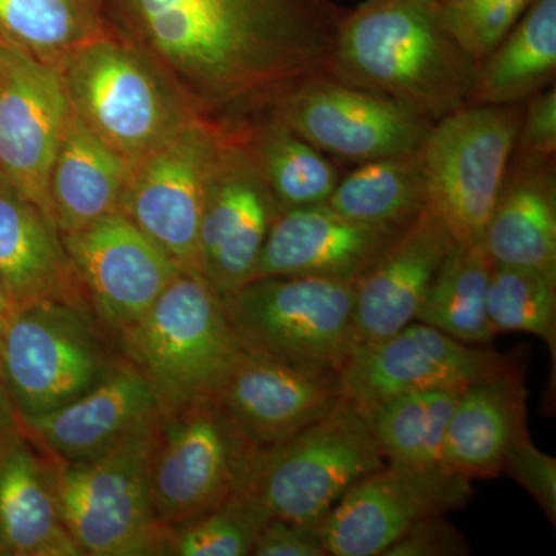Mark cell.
I'll use <instances>...</instances> for the list:
<instances>
[{
	"instance_id": "obj_1",
	"label": "cell",
	"mask_w": 556,
	"mask_h": 556,
	"mask_svg": "<svg viewBox=\"0 0 556 556\" xmlns=\"http://www.w3.org/2000/svg\"><path fill=\"white\" fill-rule=\"evenodd\" d=\"M113 16L222 118L276 109L334 79L340 25L331 0H105Z\"/></svg>"
},
{
	"instance_id": "obj_2",
	"label": "cell",
	"mask_w": 556,
	"mask_h": 556,
	"mask_svg": "<svg viewBox=\"0 0 556 556\" xmlns=\"http://www.w3.org/2000/svg\"><path fill=\"white\" fill-rule=\"evenodd\" d=\"M478 68L431 0H368L340 25L334 79L430 121L467 108Z\"/></svg>"
},
{
	"instance_id": "obj_3",
	"label": "cell",
	"mask_w": 556,
	"mask_h": 556,
	"mask_svg": "<svg viewBox=\"0 0 556 556\" xmlns=\"http://www.w3.org/2000/svg\"><path fill=\"white\" fill-rule=\"evenodd\" d=\"M119 345L160 412L214 396L241 350L223 299L193 269L179 270Z\"/></svg>"
},
{
	"instance_id": "obj_4",
	"label": "cell",
	"mask_w": 556,
	"mask_h": 556,
	"mask_svg": "<svg viewBox=\"0 0 556 556\" xmlns=\"http://www.w3.org/2000/svg\"><path fill=\"white\" fill-rule=\"evenodd\" d=\"M124 361L118 338L90 306L46 300L11 316L0 386L14 415H46L86 394Z\"/></svg>"
},
{
	"instance_id": "obj_5",
	"label": "cell",
	"mask_w": 556,
	"mask_h": 556,
	"mask_svg": "<svg viewBox=\"0 0 556 556\" xmlns=\"http://www.w3.org/2000/svg\"><path fill=\"white\" fill-rule=\"evenodd\" d=\"M222 299L240 346L255 353L340 371L358 346L356 280L263 277Z\"/></svg>"
},
{
	"instance_id": "obj_6",
	"label": "cell",
	"mask_w": 556,
	"mask_h": 556,
	"mask_svg": "<svg viewBox=\"0 0 556 556\" xmlns=\"http://www.w3.org/2000/svg\"><path fill=\"white\" fill-rule=\"evenodd\" d=\"M255 450L228 413L203 397L156 413L148 456L150 501L164 532L247 489Z\"/></svg>"
},
{
	"instance_id": "obj_7",
	"label": "cell",
	"mask_w": 556,
	"mask_h": 556,
	"mask_svg": "<svg viewBox=\"0 0 556 556\" xmlns=\"http://www.w3.org/2000/svg\"><path fill=\"white\" fill-rule=\"evenodd\" d=\"M386 463L367 417L343 397L294 437L255 452L244 490L270 518L320 522L351 485Z\"/></svg>"
},
{
	"instance_id": "obj_8",
	"label": "cell",
	"mask_w": 556,
	"mask_h": 556,
	"mask_svg": "<svg viewBox=\"0 0 556 556\" xmlns=\"http://www.w3.org/2000/svg\"><path fill=\"white\" fill-rule=\"evenodd\" d=\"M155 417L90 463L47 455L62 521L80 556L159 555L164 529L153 514L148 481Z\"/></svg>"
},
{
	"instance_id": "obj_9",
	"label": "cell",
	"mask_w": 556,
	"mask_h": 556,
	"mask_svg": "<svg viewBox=\"0 0 556 556\" xmlns=\"http://www.w3.org/2000/svg\"><path fill=\"white\" fill-rule=\"evenodd\" d=\"M521 121L510 105H467L438 119L417 149L426 207L459 243H482Z\"/></svg>"
},
{
	"instance_id": "obj_10",
	"label": "cell",
	"mask_w": 556,
	"mask_h": 556,
	"mask_svg": "<svg viewBox=\"0 0 556 556\" xmlns=\"http://www.w3.org/2000/svg\"><path fill=\"white\" fill-rule=\"evenodd\" d=\"M229 131L181 123L131 169L121 212L181 269L201 273L200 226Z\"/></svg>"
},
{
	"instance_id": "obj_11",
	"label": "cell",
	"mask_w": 556,
	"mask_h": 556,
	"mask_svg": "<svg viewBox=\"0 0 556 556\" xmlns=\"http://www.w3.org/2000/svg\"><path fill=\"white\" fill-rule=\"evenodd\" d=\"M62 75L73 110L131 167L182 123L149 68L118 43H80L68 51Z\"/></svg>"
},
{
	"instance_id": "obj_12",
	"label": "cell",
	"mask_w": 556,
	"mask_h": 556,
	"mask_svg": "<svg viewBox=\"0 0 556 556\" xmlns=\"http://www.w3.org/2000/svg\"><path fill=\"white\" fill-rule=\"evenodd\" d=\"M72 115L60 70L0 43V172L53 223L51 172Z\"/></svg>"
},
{
	"instance_id": "obj_13",
	"label": "cell",
	"mask_w": 556,
	"mask_h": 556,
	"mask_svg": "<svg viewBox=\"0 0 556 556\" xmlns=\"http://www.w3.org/2000/svg\"><path fill=\"white\" fill-rule=\"evenodd\" d=\"M471 493V481L441 466L387 460L321 519L328 556H382L416 521L466 506Z\"/></svg>"
},
{
	"instance_id": "obj_14",
	"label": "cell",
	"mask_w": 556,
	"mask_h": 556,
	"mask_svg": "<svg viewBox=\"0 0 556 556\" xmlns=\"http://www.w3.org/2000/svg\"><path fill=\"white\" fill-rule=\"evenodd\" d=\"M515 364L482 346L413 321L387 340L358 345L340 368L343 396L362 413L416 391H463Z\"/></svg>"
},
{
	"instance_id": "obj_15",
	"label": "cell",
	"mask_w": 556,
	"mask_h": 556,
	"mask_svg": "<svg viewBox=\"0 0 556 556\" xmlns=\"http://www.w3.org/2000/svg\"><path fill=\"white\" fill-rule=\"evenodd\" d=\"M273 118L314 148L358 163L409 155L433 126L399 102L336 79L300 87Z\"/></svg>"
},
{
	"instance_id": "obj_16",
	"label": "cell",
	"mask_w": 556,
	"mask_h": 556,
	"mask_svg": "<svg viewBox=\"0 0 556 556\" xmlns=\"http://www.w3.org/2000/svg\"><path fill=\"white\" fill-rule=\"evenodd\" d=\"M62 243L91 311L118 340L144 317L181 270L123 212L62 233Z\"/></svg>"
},
{
	"instance_id": "obj_17",
	"label": "cell",
	"mask_w": 556,
	"mask_h": 556,
	"mask_svg": "<svg viewBox=\"0 0 556 556\" xmlns=\"http://www.w3.org/2000/svg\"><path fill=\"white\" fill-rule=\"evenodd\" d=\"M212 397L258 452L327 416L345 396L334 369L299 367L241 348Z\"/></svg>"
},
{
	"instance_id": "obj_18",
	"label": "cell",
	"mask_w": 556,
	"mask_h": 556,
	"mask_svg": "<svg viewBox=\"0 0 556 556\" xmlns=\"http://www.w3.org/2000/svg\"><path fill=\"white\" fill-rule=\"evenodd\" d=\"M280 212L243 146L229 134L200 226L201 274L219 298L252 280Z\"/></svg>"
},
{
	"instance_id": "obj_19",
	"label": "cell",
	"mask_w": 556,
	"mask_h": 556,
	"mask_svg": "<svg viewBox=\"0 0 556 556\" xmlns=\"http://www.w3.org/2000/svg\"><path fill=\"white\" fill-rule=\"evenodd\" d=\"M455 237L424 208L356 280L358 345H372L416 321V314Z\"/></svg>"
},
{
	"instance_id": "obj_20",
	"label": "cell",
	"mask_w": 556,
	"mask_h": 556,
	"mask_svg": "<svg viewBox=\"0 0 556 556\" xmlns=\"http://www.w3.org/2000/svg\"><path fill=\"white\" fill-rule=\"evenodd\" d=\"M401 230L353 222L327 204L280 212L252 280L276 276L357 280Z\"/></svg>"
},
{
	"instance_id": "obj_21",
	"label": "cell",
	"mask_w": 556,
	"mask_h": 556,
	"mask_svg": "<svg viewBox=\"0 0 556 556\" xmlns=\"http://www.w3.org/2000/svg\"><path fill=\"white\" fill-rule=\"evenodd\" d=\"M159 413L149 383L126 361L86 394L35 417L16 416L46 455L67 464L90 463Z\"/></svg>"
},
{
	"instance_id": "obj_22",
	"label": "cell",
	"mask_w": 556,
	"mask_h": 556,
	"mask_svg": "<svg viewBox=\"0 0 556 556\" xmlns=\"http://www.w3.org/2000/svg\"><path fill=\"white\" fill-rule=\"evenodd\" d=\"M0 555L80 556L62 521L49 457L17 419L0 437Z\"/></svg>"
},
{
	"instance_id": "obj_23",
	"label": "cell",
	"mask_w": 556,
	"mask_h": 556,
	"mask_svg": "<svg viewBox=\"0 0 556 556\" xmlns=\"http://www.w3.org/2000/svg\"><path fill=\"white\" fill-rule=\"evenodd\" d=\"M0 285L11 309L46 300L90 306L58 226L0 181Z\"/></svg>"
},
{
	"instance_id": "obj_24",
	"label": "cell",
	"mask_w": 556,
	"mask_h": 556,
	"mask_svg": "<svg viewBox=\"0 0 556 556\" xmlns=\"http://www.w3.org/2000/svg\"><path fill=\"white\" fill-rule=\"evenodd\" d=\"M526 387L517 364L460 391L441 450V467L457 477L497 478L511 442L527 433Z\"/></svg>"
},
{
	"instance_id": "obj_25",
	"label": "cell",
	"mask_w": 556,
	"mask_h": 556,
	"mask_svg": "<svg viewBox=\"0 0 556 556\" xmlns=\"http://www.w3.org/2000/svg\"><path fill=\"white\" fill-rule=\"evenodd\" d=\"M551 161L508 163L482 247L493 265L519 266L556 280V193Z\"/></svg>"
},
{
	"instance_id": "obj_26",
	"label": "cell",
	"mask_w": 556,
	"mask_h": 556,
	"mask_svg": "<svg viewBox=\"0 0 556 556\" xmlns=\"http://www.w3.org/2000/svg\"><path fill=\"white\" fill-rule=\"evenodd\" d=\"M131 169L129 161L73 110L50 178L51 207L61 236L121 212Z\"/></svg>"
},
{
	"instance_id": "obj_27",
	"label": "cell",
	"mask_w": 556,
	"mask_h": 556,
	"mask_svg": "<svg viewBox=\"0 0 556 556\" xmlns=\"http://www.w3.org/2000/svg\"><path fill=\"white\" fill-rule=\"evenodd\" d=\"M556 0H535L517 30L479 64L468 105H510L554 78Z\"/></svg>"
},
{
	"instance_id": "obj_28",
	"label": "cell",
	"mask_w": 556,
	"mask_h": 556,
	"mask_svg": "<svg viewBox=\"0 0 556 556\" xmlns=\"http://www.w3.org/2000/svg\"><path fill=\"white\" fill-rule=\"evenodd\" d=\"M492 268V260L482 243L456 241L433 278L416 321L467 345L489 346L496 336L486 313Z\"/></svg>"
},
{
	"instance_id": "obj_29",
	"label": "cell",
	"mask_w": 556,
	"mask_h": 556,
	"mask_svg": "<svg viewBox=\"0 0 556 556\" xmlns=\"http://www.w3.org/2000/svg\"><path fill=\"white\" fill-rule=\"evenodd\" d=\"M327 206L339 215L378 228L404 229L426 208L419 153L368 161L338 186Z\"/></svg>"
},
{
	"instance_id": "obj_30",
	"label": "cell",
	"mask_w": 556,
	"mask_h": 556,
	"mask_svg": "<svg viewBox=\"0 0 556 556\" xmlns=\"http://www.w3.org/2000/svg\"><path fill=\"white\" fill-rule=\"evenodd\" d=\"M249 137L255 146L237 139L281 212L327 203L340 178L320 150L274 118L257 137Z\"/></svg>"
},
{
	"instance_id": "obj_31",
	"label": "cell",
	"mask_w": 556,
	"mask_h": 556,
	"mask_svg": "<svg viewBox=\"0 0 556 556\" xmlns=\"http://www.w3.org/2000/svg\"><path fill=\"white\" fill-rule=\"evenodd\" d=\"M459 394L416 391L364 413L386 460L415 467L441 466L442 442Z\"/></svg>"
},
{
	"instance_id": "obj_32",
	"label": "cell",
	"mask_w": 556,
	"mask_h": 556,
	"mask_svg": "<svg viewBox=\"0 0 556 556\" xmlns=\"http://www.w3.org/2000/svg\"><path fill=\"white\" fill-rule=\"evenodd\" d=\"M270 519L247 490L207 514L164 532L159 555L248 556Z\"/></svg>"
},
{
	"instance_id": "obj_33",
	"label": "cell",
	"mask_w": 556,
	"mask_h": 556,
	"mask_svg": "<svg viewBox=\"0 0 556 556\" xmlns=\"http://www.w3.org/2000/svg\"><path fill=\"white\" fill-rule=\"evenodd\" d=\"M486 313L497 332H527L546 340L554 350L556 280L519 266L493 265L486 292Z\"/></svg>"
},
{
	"instance_id": "obj_34",
	"label": "cell",
	"mask_w": 556,
	"mask_h": 556,
	"mask_svg": "<svg viewBox=\"0 0 556 556\" xmlns=\"http://www.w3.org/2000/svg\"><path fill=\"white\" fill-rule=\"evenodd\" d=\"M89 0H0V27L27 49L68 53L90 40Z\"/></svg>"
},
{
	"instance_id": "obj_35",
	"label": "cell",
	"mask_w": 556,
	"mask_h": 556,
	"mask_svg": "<svg viewBox=\"0 0 556 556\" xmlns=\"http://www.w3.org/2000/svg\"><path fill=\"white\" fill-rule=\"evenodd\" d=\"M503 473L517 481L556 525V459L538 450L529 433L511 442L503 460Z\"/></svg>"
},
{
	"instance_id": "obj_36",
	"label": "cell",
	"mask_w": 556,
	"mask_h": 556,
	"mask_svg": "<svg viewBox=\"0 0 556 556\" xmlns=\"http://www.w3.org/2000/svg\"><path fill=\"white\" fill-rule=\"evenodd\" d=\"M466 538L445 521L431 515L416 521L382 556H460L470 554Z\"/></svg>"
},
{
	"instance_id": "obj_37",
	"label": "cell",
	"mask_w": 556,
	"mask_h": 556,
	"mask_svg": "<svg viewBox=\"0 0 556 556\" xmlns=\"http://www.w3.org/2000/svg\"><path fill=\"white\" fill-rule=\"evenodd\" d=\"M320 522H295L270 518L260 532L252 548V555L328 556Z\"/></svg>"
},
{
	"instance_id": "obj_38",
	"label": "cell",
	"mask_w": 556,
	"mask_h": 556,
	"mask_svg": "<svg viewBox=\"0 0 556 556\" xmlns=\"http://www.w3.org/2000/svg\"><path fill=\"white\" fill-rule=\"evenodd\" d=\"M522 123V121H521ZM518 159L551 161L556 150V91L533 94L525 123L519 126Z\"/></svg>"
},
{
	"instance_id": "obj_39",
	"label": "cell",
	"mask_w": 556,
	"mask_h": 556,
	"mask_svg": "<svg viewBox=\"0 0 556 556\" xmlns=\"http://www.w3.org/2000/svg\"><path fill=\"white\" fill-rule=\"evenodd\" d=\"M506 0H439L438 14L442 25L450 35L459 31L468 21L481 14L482 11L500 5Z\"/></svg>"
},
{
	"instance_id": "obj_40",
	"label": "cell",
	"mask_w": 556,
	"mask_h": 556,
	"mask_svg": "<svg viewBox=\"0 0 556 556\" xmlns=\"http://www.w3.org/2000/svg\"><path fill=\"white\" fill-rule=\"evenodd\" d=\"M11 316H13V309H11L10 300L0 285V354H2L3 338H5Z\"/></svg>"
},
{
	"instance_id": "obj_41",
	"label": "cell",
	"mask_w": 556,
	"mask_h": 556,
	"mask_svg": "<svg viewBox=\"0 0 556 556\" xmlns=\"http://www.w3.org/2000/svg\"><path fill=\"white\" fill-rule=\"evenodd\" d=\"M14 419H16L14 409L11 407L5 390L0 386V437L14 422Z\"/></svg>"
},
{
	"instance_id": "obj_42",
	"label": "cell",
	"mask_w": 556,
	"mask_h": 556,
	"mask_svg": "<svg viewBox=\"0 0 556 556\" xmlns=\"http://www.w3.org/2000/svg\"><path fill=\"white\" fill-rule=\"evenodd\" d=\"M431 2H439V0H431Z\"/></svg>"
}]
</instances>
